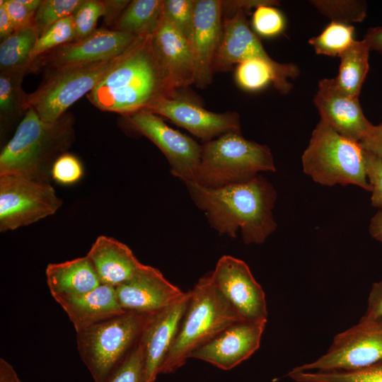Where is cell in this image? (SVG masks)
Listing matches in <instances>:
<instances>
[{"instance_id": "cell-25", "label": "cell", "mask_w": 382, "mask_h": 382, "mask_svg": "<svg viewBox=\"0 0 382 382\" xmlns=\"http://www.w3.org/2000/svg\"><path fill=\"white\" fill-rule=\"evenodd\" d=\"M370 48L366 42L355 40L339 57L340 65L335 78L338 86L347 95L359 98V96L369 71Z\"/></svg>"}, {"instance_id": "cell-4", "label": "cell", "mask_w": 382, "mask_h": 382, "mask_svg": "<svg viewBox=\"0 0 382 382\" xmlns=\"http://www.w3.org/2000/svg\"><path fill=\"white\" fill-rule=\"evenodd\" d=\"M190 291L187 308L159 374L175 373L195 350L228 326L244 320L216 288L211 274L201 277Z\"/></svg>"}, {"instance_id": "cell-35", "label": "cell", "mask_w": 382, "mask_h": 382, "mask_svg": "<svg viewBox=\"0 0 382 382\" xmlns=\"http://www.w3.org/2000/svg\"><path fill=\"white\" fill-rule=\"evenodd\" d=\"M311 3L332 21L349 24L361 22L366 16V4L361 1H311Z\"/></svg>"}, {"instance_id": "cell-51", "label": "cell", "mask_w": 382, "mask_h": 382, "mask_svg": "<svg viewBox=\"0 0 382 382\" xmlns=\"http://www.w3.org/2000/svg\"><path fill=\"white\" fill-rule=\"evenodd\" d=\"M0 382H7L5 378L0 375Z\"/></svg>"}, {"instance_id": "cell-14", "label": "cell", "mask_w": 382, "mask_h": 382, "mask_svg": "<svg viewBox=\"0 0 382 382\" xmlns=\"http://www.w3.org/2000/svg\"><path fill=\"white\" fill-rule=\"evenodd\" d=\"M245 14V11L240 10L231 16L223 18L222 36L213 72L226 71L235 64L245 59H257L270 64L281 79L290 85L288 79L298 76L299 68L294 64L277 62L267 54L259 37L250 29Z\"/></svg>"}, {"instance_id": "cell-31", "label": "cell", "mask_w": 382, "mask_h": 382, "mask_svg": "<svg viewBox=\"0 0 382 382\" xmlns=\"http://www.w3.org/2000/svg\"><path fill=\"white\" fill-rule=\"evenodd\" d=\"M354 33L352 25L332 21L320 35L311 37L308 43L318 54L339 57L355 41Z\"/></svg>"}, {"instance_id": "cell-32", "label": "cell", "mask_w": 382, "mask_h": 382, "mask_svg": "<svg viewBox=\"0 0 382 382\" xmlns=\"http://www.w3.org/2000/svg\"><path fill=\"white\" fill-rule=\"evenodd\" d=\"M75 37L72 16L56 22L37 38L30 55V64L44 54L74 41Z\"/></svg>"}, {"instance_id": "cell-3", "label": "cell", "mask_w": 382, "mask_h": 382, "mask_svg": "<svg viewBox=\"0 0 382 382\" xmlns=\"http://www.w3.org/2000/svg\"><path fill=\"white\" fill-rule=\"evenodd\" d=\"M73 122L64 115L52 125L41 120L30 108L0 154V175H14L51 184L54 163L71 146Z\"/></svg>"}, {"instance_id": "cell-33", "label": "cell", "mask_w": 382, "mask_h": 382, "mask_svg": "<svg viewBox=\"0 0 382 382\" xmlns=\"http://www.w3.org/2000/svg\"><path fill=\"white\" fill-rule=\"evenodd\" d=\"M105 382H147L145 351L141 340Z\"/></svg>"}, {"instance_id": "cell-19", "label": "cell", "mask_w": 382, "mask_h": 382, "mask_svg": "<svg viewBox=\"0 0 382 382\" xmlns=\"http://www.w3.org/2000/svg\"><path fill=\"white\" fill-rule=\"evenodd\" d=\"M152 43L169 95L195 83V65L190 45L163 14L152 33Z\"/></svg>"}, {"instance_id": "cell-41", "label": "cell", "mask_w": 382, "mask_h": 382, "mask_svg": "<svg viewBox=\"0 0 382 382\" xmlns=\"http://www.w3.org/2000/svg\"><path fill=\"white\" fill-rule=\"evenodd\" d=\"M3 4L13 22L15 30L33 25L35 13L29 11L20 0H3Z\"/></svg>"}, {"instance_id": "cell-37", "label": "cell", "mask_w": 382, "mask_h": 382, "mask_svg": "<svg viewBox=\"0 0 382 382\" xmlns=\"http://www.w3.org/2000/svg\"><path fill=\"white\" fill-rule=\"evenodd\" d=\"M105 8L103 1L83 0L72 15L75 29V40H82L96 30L100 17L104 16Z\"/></svg>"}, {"instance_id": "cell-24", "label": "cell", "mask_w": 382, "mask_h": 382, "mask_svg": "<svg viewBox=\"0 0 382 382\" xmlns=\"http://www.w3.org/2000/svg\"><path fill=\"white\" fill-rule=\"evenodd\" d=\"M45 275L48 289L54 300L82 295L101 284L86 255L50 263L46 267Z\"/></svg>"}, {"instance_id": "cell-23", "label": "cell", "mask_w": 382, "mask_h": 382, "mask_svg": "<svg viewBox=\"0 0 382 382\" xmlns=\"http://www.w3.org/2000/svg\"><path fill=\"white\" fill-rule=\"evenodd\" d=\"M66 313L76 332L126 312L115 287L101 284L84 294L55 300Z\"/></svg>"}, {"instance_id": "cell-9", "label": "cell", "mask_w": 382, "mask_h": 382, "mask_svg": "<svg viewBox=\"0 0 382 382\" xmlns=\"http://www.w3.org/2000/svg\"><path fill=\"white\" fill-rule=\"evenodd\" d=\"M382 361V320L363 316L357 324L335 336L327 352L295 371H351Z\"/></svg>"}, {"instance_id": "cell-47", "label": "cell", "mask_w": 382, "mask_h": 382, "mask_svg": "<svg viewBox=\"0 0 382 382\" xmlns=\"http://www.w3.org/2000/svg\"><path fill=\"white\" fill-rule=\"evenodd\" d=\"M369 230L373 238L382 243V210H378L371 218Z\"/></svg>"}, {"instance_id": "cell-18", "label": "cell", "mask_w": 382, "mask_h": 382, "mask_svg": "<svg viewBox=\"0 0 382 382\" xmlns=\"http://www.w3.org/2000/svg\"><path fill=\"white\" fill-rule=\"evenodd\" d=\"M266 323L237 322L195 350L191 358L208 362L223 370H231L259 348Z\"/></svg>"}, {"instance_id": "cell-48", "label": "cell", "mask_w": 382, "mask_h": 382, "mask_svg": "<svg viewBox=\"0 0 382 382\" xmlns=\"http://www.w3.org/2000/svg\"><path fill=\"white\" fill-rule=\"evenodd\" d=\"M0 375L7 382H24L20 379L13 366L3 358L0 359Z\"/></svg>"}, {"instance_id": "cell-22", "label": "cell", "mask_w": 382, "mask_h": 382, "mask_svg": "<svg viewBox=\"0 0 382 382\" xmlns=\"http://www.w3.org/2000/svg\"><path fill=\"white\" fill-rule=\"evenodd\" d=\"M103 284L116 287L133 278L144 264L114 238L99 236L86 254Z\"/></svg>"}, {"instance_id": "cell-44", "label": "cell", "mask_w": 382, "mask_h": 382, "mask_svg": "<svg viewBox=\"0 0 382 382\" xmlns=\"http://www.w3.org/2000/svg\"><path fill=\"white\" fill-rule=\"evenodd\" d=\"M105 13L104 15L106 23L115 24L121 14L129 4V1H103Z\"/></svg>"}, {"instance_id": "cell-7", "label": "cell", "mask_w": 382, "mask_h": 382, "mask_svg": "<svg viewBox=\"0 0 382 382\" xmlns=\"http://www.w3.org/2000/svg\"><path fill=\"white\" fill-rule=\"evenodd\" d=\"M155 313L126 311L76 332L80 358L94 382H105L139 341Z\"/></svg>"}, {"instance_id": "cell-21", "label": "cell", "mask_w": 382, "mask_h": 382, "mask_svg": "<svg viewBox=\"0 0 382 382\" xmlns=\"http://www.w3.org/2000/svg\"><path fill=\"white\" fill-rule=\"evenodd\" d=\"M190 296L189 290L169 306L156 312L141 336L145 351L147 382H154L159 374L177 335Z\"/></svg>"}, {"instance_id": "cell-43", "label": "cell", "mask_w": 382, "mask_h": 382, "mask_svg": "<svg viewBox=\"0 0 382 382\" xmlns=\"http://www.w3.org/2000/svg\"><path fill=\"white\" fill-rule=\"evenodd\" d=\"M270 0H231L221 1L222 15L227 14L225 17L233 15L239 10L249 11L253 8H257L261 4H266ZM224 17V18H225Z\"/></svg>"}, {"instance_id": "cell-39", "label": "cell", "mask_w": 382, "mask_h": 382, "mask_svg": "<svg viewBox=\"0 0 382 382\" xmlns=\"http://www.w3.org/2000/svg\"><path fill=\"white\" fill-rule=\"evenodd\" d=\"M83 175V168L81 161L67 152L56 160L52 169V180L64 185L77 183Z\"/></svg>"}, {"instance_id": "cell-16", "label": "cell", "mask_w": 382, "mask_h": 382, "mask_svg": "<svg viewBox=\"0 0 382 382\" xmlns=\"http://www.w3.org/2000/svg\"><path fill=\"white\" fill-rule=\"evenodd\" d=\"M314 103L321 120L341 135L359 142L372 135L375 125L366 118L358 98L345 93L335 78L319 82Z\"/></svg>"}, {"instance_id": "cell-49", "label": "cell", "mask_w": 382, "mask_h": 382, "mask_svg": "<svg viewBox=\"0 0 382 382\" xmlns=\"http://www.w3.org/2000/svg\"><path fill=\"white\" fill-rule=\"evenodd\" d=\"M360 143L365 149L374 153L382 159V140L369 137Z\"/></svg>"}, {"instance_id": "cell-27", "label": "cell", "mask_w": 382, "mask_h": 382, "mask_svg": "<svg viewBox=\"0 0 382 382\" xmlns=\"http://www.w3.org/2000/svg\"><path fill=\"white\" fill-rule=\"evenodd\" d=\"M163 0H134L115 23V30L136 36L153 33L163 16Z\"/></svg>"}, {"instance_id": "cell-11", "label": "cell", "mask_w": 382, "mask_h": 382, "mask_svg": "<svg viewBox=\"0 0 382 382\" xmlns=\"http://www.w3.org/2000/svg\"><path fill=\"white\" fill-rule=\"evenodd\" d=\"M182 90L158 97L145 110L165 117L206 141L228 132H241L239 115L236 112L209 111L196 98Z\"/></svg>"}, {"instance_id": "cell-26", "label": "cell", "mask_w": 382, "mask_h": 382, "mask_svg": "<svg viewBox=\"0 0 382 382\" xmlns=\"http://www.w3.org/2000/svg\"><path fill=\"white\" fill-rule=\"evenodd\" d=\"M28 69L6 70L0 72L1 129L4 132L29 109L28 94L21 87Z\"/></svg>"}, {"instance_id": "cell-10", "label": "cell", "mask_w": 382, "mask_h": 382, "mask_svg": "<svg viewBox=\"0 0 382 382\" xmlns=\"http://www.w3.org/2000/svg\"><path fill=\"white\" fill-rule=\"evenodd\" d=\"M52 184L0 175V231L16 230L54 214L62 206Z\"/></svg>"}, {"instance_id": "cell-30", "label": "cell", "mask_w": 382, "mask_h": 382, "mask_svg": "<svg viewBox=\"0 0 382 382\" xmlns=\"http://www.w3.org/2000/svg\"><path fill=\"white\" fill-rule=\"evenodd\" d=\"M288 376L296 382H382V361L351 371H301L292 369Z\"/></svg>"}, {"instance_id": "cell-17", "label": "cell", "mask_w": 382, "mask_h": 382, "mask_svg": "<svg viewBox=\"0 0 382 382\" xmlns=\"http://www.w3.org/2000/svg\"><path fill=\"white\" fill-rule=\"evenodd\" d=\"M221 0H195L189 40L195 65V83L206 88L212 81L213 65L222 36Z\"/></svg>"}, {"instance_id": "cell-40", "label": "cell", "mask_w": 382, "mask_h": 382, "mask_svg": "<svg viewBox=\"0 0 382 382\" xmlns=\"http://www.w3.org/2000/svg\"><path fill=\"white\" fill-rule=\"evenodd\" d=\"M364 149L367 179L371 187V205L382 210V159L374 153Z\"/></svg>"}, {"instance_id": "cell-6", "label": "cell", "mask_w": 382, "mask_h": 382, "mask_svg": "<svg viewBox=\"0 0 382 382\" xmlns=\"http://www.w3.org/2000/svg\"><path fill=\"white\" fill-rule=\"evenodd\" d=\"M302 165L304 173L320 185H354L371 191L361 143L341 135L321 120L302 155Z\"/></svg>"}, {"instance_id": "cell-38", "label": "cell", "mask_w": 382, "mask_h": 382, "mask_svg": "<svg viewBox=\"0 0 382 382\" xmlns=\"http://www.w3.org/2000/svg\"><path fill=\"white\" fill-rule=\"evenodd\" d=\"M195 0H163V14L188 41L194 18Z\"/></svg>"}, {"instance_id": "cell-42", "label": "cell", "mask_w": 382, "mask_h": 382, "mask_svg": "<svg viewBox=\"0 0 382 382\" xmlns=\"http://www.w3.org/2000/svg\"><path fill=\"white\" fill-rule=\"evenodd\" d=\"M364 316L382 320V280L372 284Z\"/></svg>"}, {"instance_id": "cell-2", "label": "cell", "mask_w": 382, "mask_h": 382, "mask_svg": "<svg viewBox=\"0 0 382 382\" xmlns=\"http://www.w3.org/2000/svg\"><path fill=\"white\" fill-rule=\"evenodd\" d=\"M168 95L151 33L137 36L87 97L101 110L128 116Z\"/></svg>"}, {"instance_id": "cell-50", "label": "cell", "mask_w": 382, "mask_h": 382, "mask_svg": "<svg viewBox=\"0 0 382 382\" xmlns=\"http://www.w3.org/2000/svg\"><path fill=\"white\" fill-rule=\"evenodd\" d=\"M370 137L382 140V122L378 125L374 126L373 134Z\"/></svg>"}, {"instance_id": "cell-28", "label": "cell", "mask_w": 382, "mask_h": 382, "mask_svg": "<svg viewBox=\"0 0 382 382\" xmlns=\"http://www.w3.org/2000/svg\"><path fill=\"white\" fill-rule=\"evenodd\" d=\"M39 37L33 25L15 30L0 44L1 71L28 69L30 55Z\"/></svg>"}, {"instance_id": "cell-34", "label": "cell", "mask_w": 382, "mask_h": 382, "mask_svg": "<svg viewBox=\"0 0 382 382\" xmlns=\"http://www.w3.org/2000/svg\"><path fill=\"white\" fill-rule=\"evenodd\" d=\"M83 0H43L37 8L33 25L39 36L61 19L71 16Z\"/></svg>"}, {"instance_id": "cell-8", "label": "cell", "mask_w": 382, "mask_h": 382, "mask_svg": "<svg viewBox=\"0 0 382 382\" xmlns=\"http://www.w3.org/2000/svg\"><path fill=\"white\" fill-rule=\"evenodd\" d=\"M122 54L91 64L47 71L38 88L28 94L29 108H33L45 123L54 124L71 105L98 85Z\"/></svg>"}, {"instance_id": "cell-36", "label": "cell", "mask_w": 382, "mask_h": 382, "mask_svg": "<svg viewBox=\"0 0 382 382\" xmlns=\"http://www.w3.org/2000/svg\"><path fill=\"white\" fill-rule=\"evenodd\" d=\"M277 4L278 1H270L255 8L252 17V25L258 35L272 37L284 30L285 19L281 11L274 6Z\"/></svg>"}, {"instance_id": "cell-15", "label": "cell", "mask_w": 382, "mask_h": 382, "mask_svg": "<svg viewBox=\"0 0 382 382\" xmlns=\"http://www.w3.org/2000/svg\"><path fill=\"white\" fill-rule=\"evenodd\" d=\"M211 275L216 288L242 319L267 321L265 292L244 261L224 255Z\"/></svg>"}, {"instance_id": "cell-12", "label": "cell", "mask_w": 382, "mask_h": 382, "mask_svg": "<svg viewBox=\"0 0 382 382\" xmlns=\"http://www.w3.org/2000/svg\"><path fill=\"white\" fill-rule=\"evenodd\" d=\"M132 127L151 140L165 155L171 173L185 183L195 181L202 146L194 139L169 127L161 116L141 110L127 116Z\"/></svg>"}, {"instance_id": "cell-29", "label": "cell", "mask_w": 382, "mask_h": 382, "mask_svg": "<svg viewBox=\"0 0 382 382\" xmlns=\"http://www.w3.org/2000/svg\"><path fill=\"white\" fill-rule=\"evenodd\" d=\"M235 79L241 88L250 91L262 89L270 82L282 94L288 93L292 87L281 79L270 64L257 59H245L238 63Z\"/></svg>"}, {"instance_id": "cell-20", "label": "cell", "mask_w": 382, "mask_h": 382, "mask_svg": "<svg viewBox=\"0 0 382 382\" xmlns=\"http://www.w3.org/2000/svg\"><path fill=\"white\" fill-rule=\"evenodd\" d=\"M115 291L125 311L147 313L166 308L185 294L158 269L146 265L130 280L116 286Z\"/></svg>"}, {"instance_id": "cell-1", "label": "cell", "mask_w": 382, "mask_h": 382, "mask_svg": "<svg viewBox=\"0 0 382 382\" xmlns=\"http://www.w3.org/2000/svg\"><path fill=\"white\" fill-rule=\"evenodd\" d=\"M185 183L196 205L219 233L235 238L240 229L245 244H261L275 231L272 209L277 193L262 176L219 188L194 181Z\"/></svg>"}, {"instance_id": "cell-5", "label": "cell", "mask_w": 382, "mask_h": 382, "mask_svg": "<svg viewBox=\"0 0 382 382\" xmlns=\"http://www.w3.org/2000/svg\"><path fill=\"white\" fill-rule=\"evenodd\" d=\"M262 171H275L270 148L231 132L202 145L194 182L219 188L248 182Z\"/></svg>"}, {"instance_id": "cell-46", "label": "cell", "mask_w": 382, "mask_h": 382, "mask_svg": "<svg viewBox=\"0 0 382 382\" xmlns=\"http://www.w3.org/2000/svg\"><path fill=\"white\" fill-rule=\"evenodd\" d=\"M370 50H376L382 54V27L369 28L364 38Z\"/></svg>"}, {"instance_id": "cell-45", "label": "cell", "mask_w": 382, "mask_h": 382, "mask_svg": "<svg viewBox=\"0 0 382 382\" xmlns=\"http://www.w3.org/2000/svg\"><path fill=\"white\" fill-rule=\"evenodd\" d=\"M15 31L13 22L5 8L3 0L0 1V38L2 40L7 38Z\"/></svg>"}, {"instance_id": "cell-13", "label": "cell", "mask_w": 382, "mask_h": 382, "mask_svg": "<svg viewBox=\"0 0 382 382\" xmlns=\"http://www.w3.org/2000/svg\"><path fill=\"white\" fill-rule=\"evenodd\" d=\"M137 36L106 28L96 29L88 37L58 47L37 58L29 71L80 66L116 57L125 52Z\"/></svg>"}]
</instances>
